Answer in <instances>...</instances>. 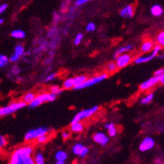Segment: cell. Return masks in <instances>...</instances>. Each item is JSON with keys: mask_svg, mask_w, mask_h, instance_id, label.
I'll use <instances>...</instances> for the list:
<instances>
[{"mask_svg": "<svg viewBox=\"0 0 164 164\" xmlns=\"http://www.w3.org/2000/svg\"><path fill=\"white\" fill-rule=\"evenodd\" d=\"M50 92L58 95L62 92V89H61L59 86H51V87H50Z\"/></svg>", "mask_w": 164, "mask_h": 164, "instance_id": "83f0119b", "label": "cell"}, {"mask_svg": "<svg viewBox=\"0 0 164 164\" xmlns=\"http://www.w3.org/2000/svg\"><path fill=\"white\" fill-rule=\"evenodd\" d=\"M55 158L57 159V161H64L66 162V160L68 158V155H67V154L65 151H62V150H60V151H58L56 154V155H55Z\"/></svg>", "mask_w": 164, "mask_h": 164, "instance_id": "d6986e66", "label": "cell"}, {"mask_svg": "<svg viewBox=\"0 0 164 164\" xmlns=\"http://www.w3.org/2000/svg\"><path fill=\"white\" fill-rule=\"evenodd\" d=\"M65 162L64 161H57L56 162V164H64Z\"/></svg>", "mask_w": 164, "mask_h": 164, "instance_id": "bcb514c9", "label": "cell"}, {"mask_svg": "<svg viewBox=\"0 0 164 164\" xmlns=\"http://www.w3.org/2000/svg\"><path fill=\"white\" fill-rule=\"evenodd\" d=\"M91 0H77L76 2H75V6H82V5H83L84 3H87V2H89Z\"/></svg>", "mask_w": 164, "mask_h": 164, "instance_id": "74e56055", "label": "cell"}, {"mask_svg": "<svg viewBox=\"0 0 164 164\" xmlns=\"http://www.w3.org/2000/svg\"><path fill=\"white\" fill-rule=\"evenodd\" d=\"M7 144V140L5 136H0V149L3 148V147L6 146Z\"/></svg>", "mask_w": 164, "mask_h": 164, "instance_id": "836d02e7", "label": "cell"}, {"mask_svg": "<svg viewBox=\"0 0 164 164\" xmlns=\"http://www.w3.org/2000/svg\"><path fill=\"white\" fill-rule=\"evenodd\" d=\"M98 105H95V106H93L92 108H90V109H87V110H83L78 112L75 117L74 119H72L71 123L75 122H78V121H82L83 119H88L90 117H92L93 114H95L97 111L99 110Z\"/></svg>", "mask_w": 164, "mask_h": 164, "instance_id": "5b68a950", "label": "cell"}, {"mask_svg": "<svg viewBox=\"0 0 164 164\" xmlns=\"http://www.w3.org/2000/svg\"><path fill=\"white\" fill-rule=\"evenodd\" d=\"M35 94L33 92H28L26 93L25 95H24V97H23V101H24L25 103H26V104H28L29 103L33 101L34 99L35 98Z\"/></svg>", "mask_w": 164, "mask_h": 164, "instance_id": "7402d4cb", "label": "cell"}, {"mask_svg": "<svg viewBox=\"0 0 164 164\" xmlns=\"http://www.w3.org/2000/svg\"><path fill=\"white\" fill-rule=\"evenodd\" d=\"M107 130L108 131H109V135H110V136H112V137H113V136H116L117 128L113 123H111V125L110 126V127H109Z\"/></svg>", "mask_w": 164, "mask_h": 164, "instance_id": "f1b7e54d", "label": "cell"}, {"mask_svg": "<svg viewBox=\"0 0 164 164\" xmlns=\"http://www.w3.org/2000/svg\"><path fill=\"white\" fill-rule=\"evenodd\" d=\"M11 71H12V73L14 75H18V74L20 73V71H21V70H20V68H19L18 66H13V67H12V69Z\"/></svg>", "mask_w": 164, "mask_h": 164, "instance_id": "f35d334b", "label": "cell"}, {"mask_svg": "<svg viewBox=\"0 0 164 164\" xmlns=\"http://www.w3.org/2000/svg\"><path fill=\"white\" fill-rule=\"evenodd\" d=\"M34 153L33 147L30 145L18 148L12 153L10 158L9 163L11 164H22V162L28 156H31Z\"/></svg>", "mask_w": 164, "mask_h": 164, "instance_id": "6da1fadb", "label": "cell"}, {"mask_svg": "<svg viewBox=\"0 0 164 164\" xmlns=\"http://www.w3.org/2000/svg\"><path fill=\"white\" fill-rule=\"evenodd\" d=\"M118 69V67L116 66V63L115 62H110L106 66V69H107L108 72H110V73H113V72H115Z\"/></svg>", "mask_w": 164, "mask_h": 164, "instance_id": "4316f807", "label": "cell"}, {"mask_svg": "<svg viewBox=\"0 0 164 164\" xmlns=\"http://www.w3.org/2000/svg\"><path fill=\"white\" fill-rule=\"evenodd\" d=\"M83 145H82V144H76V145H74V147H73V153L75 154V155H78L79 156V154H80L81 151H82V149H83Z\"/></svg>", "mask_w": 164, "mask_h": 164, "instance_id": "484cf974", "label": "cell"}, {"mask_svg": "<svg viewBox=\"0 0 164 164\" xmlns=\"http://www.w3.org/2000/svg\"><path fill=\"white\" fill-rule=\"evenodd\" d=\"M75 86V82H74V78H67L65 80V82L63 83V88L66 90L71 89Z\"/></svg>", "mask_w": 164, "mask_h": 164, "instance_id": "ac0fdd59", "label": "cell"}, {"mask_svg": "<svg viewBox=\"0 0 164 164\" xmlns=\"http://www.w3.org/2000/svg\"><path fill=\"white\" fill-rule=\"evenodd\" d=\"M156 56H157V55H156L154 52H152L151 55L146 56V57H138L137 58L135 59L134 63L135 64H142V63L149 62V61H150L151 60H153Z\"/></svg>", "mask_w": 164, "mask_h": 164, "instance_id": "4fadbf2b", "label": "cell"}, {"mask_svg": "<svg viewBox=\"0 0 164 164\" xmlns=\"http://www.w3.org/2000/svg\"><path fill=\"white\" fill-rule=\"evenodd\" d=\"M56 32H57V30H55V28L51 29V30H49V32H48V37H54V36H56Z\"/></svg>", "mask_w": 164, "mask_h": 164, "instance_id": "b9f144b4", "label": "cell"}, {"mask_svg": "<svg viewBox=\"0 0 164 164\" xmlns=\"http://www.w3.org/2000/svg\"><path fill=\"white\" fill-rule=\"evenodd\" d=\"M25 55V48L21 44H18L16 46L15 51H14V53L12 54V56L10 57V59L9 60L11 62H16L19 60V59L21 58L22 56Z\"/></svg>", "mask_w": 164, "mask_h": 164, "instance_id": "30bf717a", "label": "cell"}, {"mask_svg": "<svg viewBox=\"0 0 164 164\" xmlns=\"http://www.w3.org/2000/svg\"><path fill=\"white\" fill-rule=\"evenodd\" d=\"M163 10L160 5H154L151 7V14L154 16H160L163 15Z\"/></svg>", "mask_w": 164, "mask_h": 164, "instance_id": "e0dca14e", "label": "cell"}, {"mask_svg": "<svg viewBox=\"0 0 164 164\" xmlns=\"http://www.w3.org/2000/svg\"><path fill=\"white\" fill-rule=\"evenodd\" d=\"M158 83H160L161 84H163L164 83V74L159 75V76H158Z\"/></svg>", "mask_w": 164, "mask_h": 164, "instance_id": "f6af8a7d", "label": "cell"}, {"mask_svg": "<svg viewBox=\"0 0 164 164\" xmlns=\"http://www.w3.org/2000/svg\"><path fill=\"white\" fill-rule=\"evenodd\" d=\"M22 164H34V160L32 158V155L28 156V157L25 158L23 162H22Z\"/></svg>", "mask_w": 164, "mask_h": 164, "instance_id": "1f68e13d", "label": "cell"}, {"mask_svg": "<svg viewBox=\"0 0 164 164\" xmlns=\"http://www.w3.org/2000/svg\"><path fill=\"white\" fill-rule=\"evenodd\" d=\"M93 140H94L95 143L100 144L101 146H104V145H107L110 139L104 133H102V132H97V133H95L93 136Z\"/></svg>", "mask_w": 164, "mask_h": 164, "instance_id": "8fae6325", "label": "cell"}, {"mask_svg": "<svg viewBox=\"0 0 164 164\" xmlns=\"http://www.w3.org/2000/svg\"><path fill=\"white\" fill-rule=\"evenodd\" d=\"M69 136H70V133H69V131H63L62 138L64 139V140H67V139H69Z\"/></svg>", "mask_w": 164, "mask_h": 164, "instance_id": "60d3db41", "label": "cell"}, {"mask_svg": "<svg viewBox=\"0 0 164 164\" xmlns=\"http://www.w3.org/2000/svg\"><path fill=\"white\" fill-rule=\"evenodd\" d=\"M163 69L162 68V69H157L155 72H154V76H159V75H161L163 74Z\"/></svg>", "mask_w": 164, "mask_h": 164, "instance_id": "7bdbcfd3", "label": "cell"}, {"mask_svg": "<svg viewBox=\"0 0 164 164\" xmlns=\"http://www.w3.org/2000/svg\"><path fill=\"white\" fill-rule=\"evenodd\" d=\"M11 36H12V38H14V39H22L25 38L26 34H25V32L23 31V30H13V31H12Z\"/></svg>", "mask_w": 164, "mask_h": 164, "instance_id": "2e32d148", "label": "cell"}, {"mask_svg": "<svg viewBox=\"0 0 164 164\" xmlns=\"http://www.w3.org/2000/svg\"><path fill=\"white\" fill-rule=\"evenodd\" d=\"M10 60L5 55L0 54V68H4L9 65Z\"/></svg>", "mask_w": 164, "mask_h": 164, "instance_id": "44dd1931", "label": "cell"}, {"mask_svg": "<svg viewBox=\"0 0 164 164\" xmlns=\"http://www.w3.org/2000/svg\"><path fill=\"white\" fill-rule=\"evenodd\" d=\"M57 99V95L51 92H44L42 94H39V95H36L35 98L32 101L28 104L30 108H36L41 105L45 102L54 101Z\"/></svg>", "mask_w": 164, "mask_h": 164, "instance_id": "7a4b0ae2", "label": "cell"}, {"mask_svg": "<svg viewBox=\"0 0 164 164\" xmlns=\"http://www.w3.org/2000/svg\"><path fill=\"white\" fill-rule=\"evenodd\" d=\"M48 140V136H47V134L42 135V136H40L39 137L37 138V142L39 144H44L46 143Z\"/></svg>", "mask_w": 164, "mask_h": 164, "instance_id": "4dcf8cb0", "label": "cell"}, {"mask_svg": "<svg viewBox=\"0 0 164 164\" xmlns=\"http://www.w3.org/2000/svg\"><path fill=\"white\" fill-rule=\"evenodd\" d=\"M108 77L107 74H101V75H99L97 76H95L93 78H86V80L84 81L83 83L78 86H74L73 89L75 90H81L83 89V88H86V87H88V86H93V85H95V84L101 83L102 81H104V79H106Z\"/></svg>", "mask_w": 164, "mask_h": 164, "instance_id": "277c9868", "label": "cell"}, {"mask_svg": "<svg viewBox=\"0 0 164 164\" xmlns=\"http://www.w3.org/2000/svg\"><path fill=\"white\" fill-rule=\"evenodd\" d=\"M57 77V74L56 73H52V74H50L48 75V77L45 79V82L48 83V82H50V81H52L53 79H55V78Z\"/></svg>", "mask_w": 164, "mask_h": 164, "instance_id": "8d00e7d4", "label": "cell"}, {"mask_svg": "<svg viewBox=\"0 0 164 164\" xmlns=\"http://www.w3.org/2000/svg\"><path fill=\"white\" fill-rule=\"evenodd\" d=\"M74 78V82H75V86H76L83 83L84 81L87 78V77L85 75H80V76H76L75 78Z\"/></svg>", "mask_w": 164, "mask_h": 164, "instance_id": "cb8c5ba5", "label": "cell"}, {"mask_svg": "<svg viewBox=\"0 0 164 164\" xmlns=\"http://www.w3.org/2000/svg\"><path fill=\"white\" fill-rule=\"evenodd\" d=\"M60 20V16L58 15L57 13H54V17H53L54 22H55V23H57V22H58Z\"/></svg>", "mask_w": 164, "mask_h": 164, "instance_id": "ee69618b", "label": "cell"}, {"mask_svg": "<svg viewBox=\"0 0 164 164\" xmlns=\"http://www.w3.org/2000/svg\"><path fill=\"white\" fill-rule=\"evenodd\" d=\"M95 25L92 22H91L89 24L87 25L86 27V30L87 32H93V31H95Z\"/></svg>", "mask_w": 164, "mask_h": 164, "instance_id": "e575fe53", "label": "cell"}, {"mask_svg": "<svg viewBox=\"0 0 164 164\" xmlns=\"http://www.w3.org/2000/svg\"><path fill=\"white\" fill-rule=\"evenodd\" d=\"M157 42L158 45H160L162 47H163L164 45V32L162 31L158 34V37H157Z\"/></svg>", "mask_w": 164, "mask_h": 164, "instance_id": "f546056e", "label": "cell"}, {"mask_svg": "<svg viewBox=\"0 0 164 164\" xmlns=\"http://www.w3.org/2000/svg\"><path fill=\"white\" fill-rule=\"evenodd\" d=\"M131 49H132V46H131V45H126L124 47L119 48V50H117L116 52L114 53V57H117L119 55H120V54L125 53V52H127V51H131Z\"/></svg>", "mask_w": 164, "mask_h": 164, "instance_id": "ffe728a7", "label": "cell"}, {"mask_svg": "<svg viewBox=\"0 0 164 164\" xmlns=\"http://www.w3.org/2000/svg\"><path fill=\"white\" fill-rule=\"evenodd\" d=\"M34 160V163L36 164H43L45 163L44 157L40 152L35 154Z\"/></svg>", "mask_w": 164, "mask_h": 164, "instance_id": "603a6c76", "label": "cell"}, {"mask_svg": "<svg viewBox=\"0 0 164 164\" xmlns=\"http://www.w3.org/2000/svg\"><path fill=\"white\" fill-rule=\"evenodd\" d=\"M155 145V141L151 137H145L142 140V142L140 144L139 149L141 152H145L147 150L152 149Z\"/></svg>", "mask_w": 164, "mask_h": 164, "instance_id": "ba28073f", "label": "cell"}, {"mask_svg": "<svg viewBox=\"0 0 164 164\" xmlns=\"http://www.w3.org/2000/svg\"><path fill=\"white\" fill-rule=\"evenodd\" d=\"M154 99V94L153 93H149L146 96H145L144 98L140 100V104H147L152 101V100Z\"/></svg>", "mask_w": 164, "mask_h": 164, "instance_id": "d4e9b609", "label": "cell"}, {"mask_svg": "<svg viewBox=\"0 0 164 164\" xmlns=\"http://www.w3.org/2000/svg\"><path fill=\"white\" fill-rule=\"evenodd\" d=\"M88 152H89V149L84 146L83 149H82V151H81L79 156H80L81 158H85V157L86 156V154H88Z\"/></svg>", "mask_w": 164, "mask_h": 164, "instance_id": "d590c367", "label": "cell"}, {"mask_svg": "<svg viewBox=\"0 0 164 164\" xmlns=\"http://www.w3.org/2000/svg\"><path fill=\"white\" fill-rule=\"evenodd\" d=\"M132 60V56L129 53H122L116 57V66L118 68L122 69L124 68L127 66H128L129 64Z\"/></svg>", "mask_w": 164, "mask_h": 164, "instance_id": "52a82bcc", "label": "cell"}, {"mask_svg": "<svg viewBox=\"0 0 164 164\" xmlns=\"http://www.w3.org/2000/svg\"><path fill=\"white\" fill-rule=\"evenodd\" d=\"M7 4H6V3L2 4V5L0 6V14H2V13H3V12H5L7 10Z\"/></svg>", "mask_w": 164, "mask_h": 164, "instance_id": "ab89813d", "label": "cell"}, {"mask_svg": "<svg viewBox=\"0 0 164 164\" xmlns=\"http://www.w3.org/2000/svg\"><path fill=\"white\" fill-rule=\"evenodd\" d=\"M25 106H26V103H25L24 101L13 102L7 106L0 108V117L12 114V113H15L17 110H20L21 109L25 107Z\"/></svg>", "mask_w": 164, "mask_h": 164, "instance_id": "3957f363", "label": "cell"}, {"mask_svg": "<svg viewBox=\"0 0 164 164\" xmlns=\"http://www.w3.org/2000/svg\"><path fill=\"white\" fill-rule=\"evenodd\" d=\"M158 83V76H154L152 78H150L148 80L145 81L142 83L140 85V90L142 91V92H145V91H148L149 89H150L151 87L154 86L155 85H157Z\"/></svg>", "mask_w": 164, "mask_h": 164, "instance_id": "9c48e42d", "label": "cell"}, {"mask_svg": "<svg viewBox=\"0 0 164 164\" xmlns=\"http://www.w3.org/2000/svg\"><path fill=\"white\" fill-rule=\"evenodd\" d=\"M134 13L135 10L133 6H132V5H128V6L125 7L122 10H121V12H120V16L124 18L132 17V16H134Z\"/></svg>", "mask_w": 164, "mask_h": 164, "instance_id": "7c38bea8", "label": "cell"}, {"mask_svg": "<svg viewBox=\"0 0 164 164\" xmlns=\"http://www.w3.org/2000/svg\"><path fill=\"white\" fill-rule=\"evenodd\" d=\"M3 21H4V20H3V19H2V18H0V25L3 24Z\"/></svg>", "mask_w": 164, "mask_h": 164, "instance_id": "7dc6e473", "label": "cell"}, {"mask_svg": "<svg viewBox=\"0 0 164 164\" xmlns=\"http://www.w3.org/2000/svg\"><path fill=\"white\" fill-rule=\"evenodd\" d=\"M154 46V44L153 41H151V40H145L142 43V45H141L140 50H141L142 52L147 53V52H149L150 51H152Z\"/></svg>", "mask_w": 164, "mask_h": 164, "instance_id": "5bb4252c", "label": "cell"}, {"mask_svg": "<svg viewBox=\"0 0 164 164\" xmlns=\"http://www.w3.org/2000/svg\"><path fill=\"white\" fill-rule=\"evenodd\" d=\"M48 131H49V130L48 128H46V127H39L37 129L30 130V131H27L26 134L25 135V141H30V140L37 139L40 136L48 134Z\"/></svg>", "mask_w": 164, "mask_h": 164, "instance_id": "8992f818", "label": "cell"}, {"mask_svg": "<svg viewBox=\"0 0 164 164\" xmlns=\"http://www.w3.org/2000/svg\"><path fill=\"white\" fill-rule=\"evenodd\" d=\"M83 38V34H81V33L78 34H77V36L75 37V40H74V43H75V45H78L81 42V41H82Z\"/></svg>", "mask_w": 164, "mask_h": 164, "instance_id": "d6a6232c", "label": "cell"}, {"mask_svg": "<svg viewBox=\"0 0 164 164\" xmlns=\"http://www.w3.org/2000/svg\"><path fill=\"white\" fill-rule=\"evenodd\" d=\"M84 129V124L83 122H81V121L78 122H75L71 123V127H70V130L75 133H79L83 131Z\"/></svg>", "mask_w": 164, "mask_h": 164, "instance_id": "9a60e30c", "label": "cell"}]
</instances>
